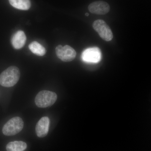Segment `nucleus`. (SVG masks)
<instances>
[{"label": "nucleus", "instance_id": "obj_1", "mask_svg": "<svg viewBox=\"0 0 151 151\" xmlns=\"http://www.w3.org/2000/svg\"><path fill=\"white\" fill-rule=\"evenodd\" d=\"M20 76V72L18 68L10 66L0 74V84L4 87H12L17 83Z\"/></svg>", "mask_w": 151, "mask_h": 151}, {"label": "nucleus", "instance_id": "obj_2", "mask_svg": "<svg viewBox=\"0 0 151 151\" xmlns=\"http://www.w3.org/2000/svg\"><path fill=\"white\" fill-rule=\"evenodd\" d=\"M57 99V95L56 93L47 90H42L38 93L35 101L37 107L45 108L53 105Z\"/></svg>", "mask_w": 151, "mask_h": 151}, {"label": "nucleus", "instance_id": "obj_3", "mask_svg": "<svg viewBox=\"0 0 151 151\" xmlns=\"http://www.w3.org/2000/svg\"><path fill=\"white\" fill-rule=\"evenodd\" d=\"M24 125V123L21 118L14 117L5 124L2 129L3 133L7 136L17 134L22 130Z\"/></svg>", "mask_w": 151, "mask_h": 151}, {"label": "nucleus", "instance_id": "obj_4", "mask_svg": "<svg viewBox=\"0 0 151 151\" xmlns=\"http://www.w3.org/2000/svg\"><path fill=\"white\" fill-rule=\"evenodd\" d=\"M92 26L103 40L108 42L113 39L112 30L104 21L101 19L97 20L93 22Z\"/></svg>", "mask_w": 151, "mask_h": 151}, {"label": "nucleus", "instance_id": "obj_5", "mask_svg": "<svg viewBox=\"0 0 151 151\" xmlns=\"http://www.w3.org/2000/svg\"><path fill=\"white\" fill-rule=\"evenodd\" d=\"M58 57L64 62H70L75 58L76 52L75 50L69 45L64 46L59 45L55 48Z\"/></svg>", "mask_w": 151, "mask_h": 151}, {"label": "nucleus", "instance_id": "obj_6", "mask_svg": "<svg viewBox=\"0 0 151 151\" xmlns=\"http://www.w3.org/2000/svg\"><path fill=\"white\" fill-rule=\"evenodd\" d=\"M81 58L82 60L86 62L98 63L101 60V51L97 47L86 49L82 52Z\"/></svg>", "mask_w": 151, "mask_h": 151}, {"label": "nucleus", "instance_id": "obj_7", "mask_svg": "<svg viewBox=\"0 0 151 151\" xmlns=\"http://www.w3.org/2000/svg\"><path fill=\"white\" fill-rule=\"evenodd\" d=\"M88 9L92 14L104 15L109 12L110 7L107 2L103 1H97L91 3L88 6Z\"/></svg>", "mask_w": 151, "mask_h": 151}, {"label": "nucleus", "instance_id": "obj_8", "mask_svg": "<svg viewBox=\"0 0 151 151\" xmlns=\"http://www.w3.org/2000/svg\"><path fill=\"white\" fill-rule=\"evenodd\" d=\"M50 119L48 117H43L39 121L36 126L35 131L39 137H46L48 133Z\"/></svg>", "mask_w": 151, "mask_h": 151}, {"label": "nucleus", "instance_id": "obj_9", "mask_svg": "<svg viewBox=\"0 0 151 151\" xmlns=\"http://www.w3.org/2000/svg\"><path fill=\"white\" fill-rule=\"evenodd\" d=\"M26 40V36L24 32L22 31H18L12 37V45L16 49H19L24 45Z\"/></svg>", "mask_w": 151, "mask_h": 151}, {"label": "nucleus", "instance_id": "obj_10", "mask_svg": "<svg viewBox=\"0 0 151 151\" xmlns=\"http://www.w3.org/2000/svg\"><path fill=\"white\" fill-rule=\"evenodd\" d=\"M27 147L26 143L22 141H14L8 144L6 147L7 151H24Z\"/></svg>", "mask_w": 151, "mask_h": 151}, {"label": "nucleus", "instance_id": "obj_11", "mask_svg": "<svg viewBox=\"0 0 151 151\" xmlns=\"http://www.w3.org/2000/svg\"><path fill=\"white\" fill-rule=\"evenodd\" d=\"M9 1L14 7L22 10H27L31 6L30 0H9Z\"/></svg>", "mask_w": 151, "mask_h": 151}, {"label": "nucleus", "instance_id": "obj_12", "mask_svg": "<svg viewBox=\"0 0 151 151\" xmlns=\"http://www.w3.org/2000/svg\"><path fill=\"white\" fill-rule=\"evenodd\" d=\"M29 48L34 54L38 56H43L46 53V50L42 45L36 41L32 42L29 45Z\"/></svg>", "mask_w": 151, "mask_h": 151}, {"label": "nucleus", "instance_id": "obj_13", "mask_svg": "<svg viewBox=\"0 0 151 151\" xmlns=\"http://www.w3.org/2000/svg\"><path fill=\"white\" fill-rule=\"evenodd\" d=\"M85 15L86 16L88 17V16L89 15V14L88 13H86V14H85Z\"/></svg>", "mask_w": 151, "mask_h": 151}]
</instances>
